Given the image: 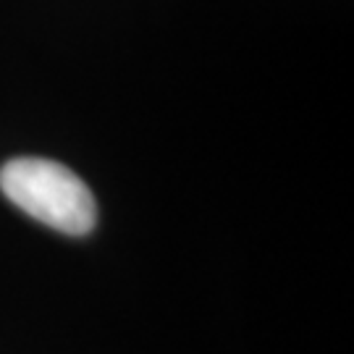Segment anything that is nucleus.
Here are the masks:
<instances>
[{"instance_id": "f257e3e1", "label": "nucleus", "mask_w": 354, "mask_h": 354, "mask_svg": "<svg viewBox=\"0 0 354 354\" xmlns=\"http://www.w3.org/2000/svg\"><path fill=\"white\" fill-rule=\"evenodd\" d=\"M0 192L19 210L68 236H84L97 223L89 187L48 158H13L0 168Z\"/></svg>"}]
</instances>
